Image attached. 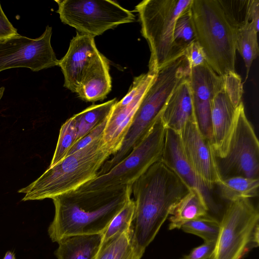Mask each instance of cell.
<instances>
[{"label":"cell","mask_w":259,"mask_h":259,"mask_svg":"<svg viewBox=\"0 0 259 259\" xmlns=\"http://www.w3.org/2000/svg\"><path fill=\"white\" fill-rule=\"evenodd\" d=\"M132 186L74 190L52 198L55 216L48 229L53 242L71 236L103 234L131 197Z\"/></svg>","instance_id":"1"},{"label":"cell","mask_w":259,"mask_h":259,"mask_svg":"<svg viewBox=\"0 0 259 259\" xmlns=\"http://www.w3.org/2000/svg\"><path fill=\"white\" fill-rule=\"evenodd\" d=\"M189 187L161 160L151 166L132 186L135 212L132 240L143 255Z\"/></svg>","instance_id":"2"},{"label":"cell","mask_w":259,"mask_h":259,"mask_svg":"<svg viewBox=\"0 0 259 259\" xmlns=\"http://www.w3.org/2000/svg\"><path fill=\"white\" fill-rule=\"evenodd\" d=\"M102 137L49 167L36 180L19 190L18 193L24 194L22 200L52 199L76 190L94 179L113 155Z\"/></svg>","instance_id":"3"},{"label":"cell","mask_w":259,"mask_h":259,"mask_svg":"<svg viewBox=\"0 0 259 259\" xmlns=\"http://www.w3.org/2000/svg\"><path fill=\"white\" fill-rule=\"evenodd\" d=\"M196 41L207 64L219 76L235 72L239 27L220 0H193L190 7Z\"/></svg>","instance_id":"4"},{"label":"cell","mask_w":259,"mask_h":259,"mask_svg":"<svg viewBox=\"0 0 259 259\" xmlns=\"http://www.w3.org/2000/svg\"><path fill=\"white\" fill-rule=\"evenodd\" d=\"M189 69L183 54L158 71L138 107L120 148L103 164L97 176L111 169L144 139L160 116L176 87L188 75Z\"/></svg>","instance_id":"5"},{"label":"cell","mask_w":259,"mask_h":259,"mask_svg":"<svg viewBox=\"0 0 259 259\" xmlns=\"http://www.w3.org/2000/svg\"><path fill=\"white\" fill-rule=\"evenodd\" d=\"M192 1L144 0L136 6L141 33L150 50L148 72L156 74L164 65L181 55H177L175 50V24Z\"/></svg>","instance_id":"6"},{"label":"cell","mask_w":259,"mask_h":259,"mask_svg":"<svg viewBox=\"0 0 259 259\" xmlns=\"http://www.w3.org/2000/svg\"><path fill=\"white\" fill-rule=\"evenodd\" d=\"M258 208L249 199L229 202L208 259H241L252 247L258 246Z\"/></svg>","instance_id":"7"},{"label":"cell","mask_w":259,"mask_h":259,"mask_svg":"<svg viewBox=\"0 0 259 259\" xmlns=\"http://www.w3.org/2000/svg\"><path fill=\"white\" fill-rule=\"evenodd\" d=\"M167 128L161 115L144 139L107 172L76 190L91 191L132 184L151 166L161 160Z\"/></svg>","instance_id":"8"},{"label":"cell","mask_w":259,"mask_h":259,"mask_svg":"<svg viewBox=\"0 0 259 259\" xmlns=\"http://www.w3.org/2000/svg\"><path fill=\"white\" fill-rule=\"evenodd\" d=\"M61 21L78 32L93 37L135 21L133 12L109 0H57Z\"/></svg>","instance_id":"9"},{"label":"cell","mask_w":259,"mask_h":259,"mask_svg":"<svg viewBox=\"0 0 259 259\" xmlns=\"http://www.w3.org/2000/svg\"><path fill=\"white\" fill-rule=\"evenodd\" d=\"M217 161L222 180L235 176L259 179V142L242 102L237 108L227 155Z\"/></svg>","instance_id":"10"},{"label":"cell","mask_w":259,"mask_h":259,"mask_svg":"<svg viewBox=\"0 0 259 259\" xmlns=\"http://www.w3.org/2000/svg\"><path fill=\"white\" fill-rule=\"evenodd\" d=\"M223 77V84L214 96L211 107V144L216 158L220 159L227 155L243 93L242 79L236 72Z\"/></svg>","instance_id":"11"},{"label":"cell","mask_w":259,"mask_h":259,"mask_svg":"<svg viewBox=\"0 0 259 259\" xmlns=\"http://www.w3.org/2000/svg\"><path fill=\"white\" fill-rule=\"evenodd\" d=\"M52 28L34 39L19 34L0 40V72L12 68H26L32 71L58 66L51 46Z\"/></svg>","instance_id":"12"},{"label":"cell","mask_w":259,"mask_h":259,"mask_svg":"<svg viewBox=\"0 0 259 259\" xmlns=\"http://www.w3.org/2000/svg\"><path fill=\"white\" fill-rule=\"evenodd\" d=\"M156 74L148 72L135 77L126 95L113 107L102 137L113 155L120 148L138 107Z\"/></svg>","instance_id":"13"},{"label":"cell","mask_w":259,"mask_h":259,"mask_svg":"<svg viewBox=\"0 0 259 259\" xmlns=\"http://www.w3.org/2000/svg\"><path fill=\"white\" fill-rule=\"evenodd\" d=\"M182 148L199 178L211 190L222 180L210 141L202 134L194 117L179 133Z\"/></svg>","instance_id":"14"},{"label":"cell","mask_w":259,"mask_h":259,"mask_svg":"<svg viewBox=\"0 0 259 259\" xmlns=\"http://www.w3.org/2000/svg\"><path fill=\"white\" fill-rule=\"evenodd\" d=\"M187 79L198 125L203 135L211 142V102L223 84V77L218 75L206 64L190 68Z\"/></svg>","instance_id":"15"},{"label":"cell","mask_w":259,"mask_h":259,"mask_svg":"<svg viewBox=\"0 0 259 259\" xmlns=\"http://www.w3.org/2000/svg\"><path fill=\"white\" fill-rule=\"evenodd\" d=\"M100 53L94 37L77 32L66 54L59 61L64 77V87L76 93L84 74Z\"/></svg>","instance_id":"16"},{"label":"cell","mask_w":259,"mask_h":259,"mask_svg":"<svg viewBox=\"0 0 259 259\" xmlns=\"http://www.w3.org/2000/svg\"><path fill=\"white\" fill-rule=\"evenodd\" d=\"M189 187L198 191L204 198L210 209H214V203L210 190L196 174L187 159L178 133L167 128L164 146L161 160Z\"/></svg>","instance_id":"17"},{"label":"cell","mask_w":259,"mask_h":259,"mask_svg":"<svg viewBox=\"0 0 259 259\" xmlns=\"http://www.w3.org/2000/svg\"><path fill=\"white\" fill-rule=\"evenodd\" d=\"M195 117L191 91L187 76L176 87L161 114L167 128L179 133Z\"/></svg>","instance_id":"18"},{"label":"cell","mask_w":259,"mask_h":259,"mask_svg":"<svg viewBox=\"0 0 259 259\" xmlns=\"http://www.w3.org/2000/svg\"><path fill=\"white\" fill-rule=\"evenodd\" d=\"M111 88L109 62L100 53L84 74L76 94L84 101L94 102L104 100Z\"/></svg>","instance_id":"19"},{"label":"cell","mask_w":259,"mask_h":259,"mask_svg":"<svg viewBox=\"0 0 259 259\" xmlns=\"http://www.w3.org/2000/svg\"><path fill=\"white\" fill-rule=\"evenodd\" d=\"M102 242V234L68 236L59 241L58 259H94Z\"/></svg>","instance_id":"20"},{"label":"cell","mask_w":259,"mask_h":259,"mask_svg":"<svg viewBox=\"0 0 259 259\" xmlns=\"http://www.w3.org/2000/svg\"><path fill=\"white\" fill-rule=\"evenodd\" d=\"M209 211L202 195L190 189L174 208L169 218V229H181L186 223L206 215Z\"/></svg>","instance_id":"21"},{"label":"cell","mask_w":259,"mask_h":259,"mask_svg":"<svg viewBox=\"0 0 259 259\" xmlns=\"http://www.w3.org/2000/svg\"><path fill=\"white\" fill-rule=\"evenodd\" d=\"M135 247L131 227L102 242L94 259H141Z\"/></svg>","instance_id":"22"},{"label":"cell","mask_w":259,"mask_h":259,"mask_svg":"<svg viewBox=\"0 0 259 259\" xmlns=\"http://www.w3.org/2000/svg\"><path fill=\"white\" fill-rule=\"evenodd\" d=\"M116 102L114 98L104 103L93 105L72 116L77 132V141L106 120Z\"/></svg>","instance_id":"23"},{"label":"cell","mask_w":259,"mask_h":259,"mask_svg":"<svg viewBox=\"0 0 259 259\" xmlns=\"http://www.w3.org/2000/svg\"><path fill=\"white\" fill-rule=\"evenodd\" d=\"M217 185L221 197L229 202L258 195L259 179L235 176L223 179Z\"/></svg>","instance_id":"24"},{"label":"cell","mask_w":259,"mask_h":259,"mask_svg":"<svg viewBox=\"0 0 259 259\" xmlns=\"http://www.w3.org/2000/svg\"><path fill=\"white\" fill-rule=\"evenodd\" d=\"M257 32L249 22L245 23L238 30L236 50L244 62L246 70L245 80L253 60L258 55Z\"/></svg>","instance_id":"25"},{"label":"cell","mask_w":259,"mask_h":259,"mask_svg":"<svg viewBox=\"0 0 259 259\" xmlns=\"http://www.w3.org/2000/svg\"><path fill=\"white\" fill-rule=\"evenodd\" d=\"M190 7L180 15L175 24L174 44L176 53L179 55L183 54L186 47L196 40Z\"/></svg>","instance_id":"26"},{"label":"cell","mask_w":259,"mask_h":259,"mask_svg":"<svg viewBox=\"0 0 259 259\" xmlns=\"http://www.w3.org/2000/svg\"><path fill=\"white\" fill-rule=\"evenodd\" d=\"M181 229L201 237L204 242L216 241L220 232V222L208 214L186 223Z\"/></svg>","instance_id":"27"},{"label":"cell","mask_w":259,"mask_h":259,"mask_svg":"<svg viewBox=\"0 0 259 259\" xmlns=\"http://www.w3.org/2000/svg\"><path fill=\"white\" fill-rule=\"evenodd\" d=\"M77 141V132L72 117L61 126L56 147L49 167H52L66 157Z\"/></svg>","instance_id":"28"},{"label":"cell","mask_w":259,"mask_h":259,"mask_svg":"<svg viewBox=\"0 0 259 259\" xmlns=\"http://www.w3.org/2000/svg\"><path fill=\"white\" fill-rule=\"evenodd\" d=\"M135 202L131 197L123 208L114 217L107 228L102 234V242L116 234L129 229L132 225L135 212Z\"/></svg>","instance_id":"29"},{"label":"cell","mask_w":259,"mask_h":259,"mask_svg":"<svg viewBox=\"0 0 259 259\" xmlns=\"http://www.w3.org/2000/svg\"><path fill=\"white\" fill-rule=\"evenodd\" d=\"M185 56L190 68L202 66L207 64L204 53L197 41L190 44L184 50Z\"/></svg>","instance_id":"30"},{"label":"cell","mask_w":259,"mask_h":259,"mask_svg":"<svg viewBox=\"0 0 259 259\" xmlns=\"http://www.w3.org/2000/svg\"><path fill=\"white\" fill-rule=\"evenodd\" d=\"M108 118L78 140L71 148L67 156L83 148L93 141L102 136Z\"/></svg>","instance_id":"31"},{"label":"cell","mask_w":259,"mask_h":259,"mask_svg":"<svg viewBox=\"0 0 259 259\" xmlns=\"http://www.w3.org/2000/svg\"><path fill=\"white\" fill-rule=\"evenodd\" d=\"M216 241L204 242L194 248L183 259H208L212 254L215 248Z\"/></svg>","instance_id":"32"},{"label":"cell","mask_w":259,"mask_h":259,"mask_svg":"<svg viewBox=\"0 0 259 259\" xmlns=\"http://www.w3.org/2000/svg\"><path fill=\"white\" fill-rule=\"evenodd\" d=\"M17 30L10 22L0 3V40L18 34Z\"/></svg>","instance_id":"33"},{"label":"cell","mask_w":259,"mask_h":259,"mask_svg":"<svg viewBox=\"0 0 259 259\" xmlns=\"http://www.w3.org/2000/svg\"><path fill=\"white\" fill-rule=\"evenodd\" d=\"M247 18L255 29L259 30V0H249Z\"/></svg>","instance_id":"34"},{"label":"cell","mask_w":259,"mask_h":259,"mask_svg":"<svg viewBox=\"0 0 259 259\" xmlns=\"http://www.w3.org/2000/svg\"><path fill=\"white\" fill-rule=\"evenodd\" d=\"M3 259H16L15 254L13 251H8Z\"/></svg>","instance_id":"35"},{"label":"cell","mask_w":259,"mask_h":259,"mask_svg":"<svg viewBox=\"0 0 259 259\" xmlns=\"http://www.w3.org/2000/svg\"><path fill=\"white\" fill-rule=\"evenodd\" d=\"M4 91H5L4 87H2L0 88V101L3 96Z\"/></svg>","instance_id":"36"}]
</instances>
